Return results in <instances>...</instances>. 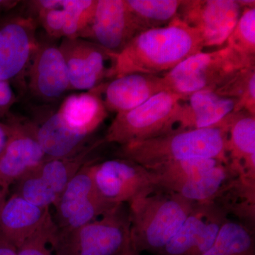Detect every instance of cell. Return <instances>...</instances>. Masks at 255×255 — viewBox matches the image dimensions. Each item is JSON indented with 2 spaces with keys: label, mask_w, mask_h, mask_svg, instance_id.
<instances>
[{
  "label": "cell",
  "mask_w": 255,
  "mask_h": 255,
  "mask_svg": "<svg viewBox=\"0 0 255 255\" xmlns=\"http://www.w3.org/2000/svg\"><path fill=\"white\" fill-rule=\"evenodd\" d=\"M10 135V127L9 124L0 123V156L5 150Z\"/></svg>",
  "instance_id": "8d00e7d4"
},
{
  "label": "cell",
  "mask_w": 255,
  "mask_h": 255,
  "mask_svg": "<svg viewBox=\"0 0 255 255\" xmlns=\"http://www.w3.org/2000/svg\"><path fill=\"white\" fill-rule=\"evenodd\" d=\"M104 140L87 145L76 155L63 158L46 157L38 167L34 169L37 174L46 182L53 191L60 196L67 184L90 161L92 153L102 143Z\"/></svg>",
  "instance_id": "603a6c76"
},
{
  "label": "cell",
  "mask_w": 255,
  "mask_h": 255,
  "mask_svg": "<svg viewBox=\"0 0 255 255\" xmlns=\"http://www.w3.org/2000/svg\"><path fill=\"white\" fill-rule=\"evenodd\" d=\"M50 209H42L13 194L0 208V240L17 249L52 219Z\"/></svg>",
  "instance_id": "e0dca14e"
},
{
  "label": "cell",
  "mask_w": 255,
  "mask_h": 255,
  "mask_svg": "<svg viewBox=\"0 0 255 255\" xmlns=\"http://www.w3.org/2000/svg\"><path fill=\"white\" fill-rule=\"evenodd\" d=\"M240 54L255 57V8H245L226 42Z\"/></svg>",
  "instance_id": "4dcf8cb0"
},
{
  "label": "cell",
  "mask_w": 255,
  "mask_h": 255,
  "mask_svg": "<svg viewBox=\"0 0 255 255\" xmlns=\"http://www.w3.org/2000/svg\"><path fill=\"white\" fill-rule=\"evenodd\" d=\"M15 185L13 194L22 198L30 204L42 208L50 209L54 206L59 196L33 169L19 179Z\"/></svg>",
  "instance_id": "f546056e"
},
{
  "label": "cell",
  "mask_w": 255,
  "mask_h": 255,
  "mask_svg": "<svg viewBox=\"0 0 255 255\" xmlns=\"http://www.w3.org/2000/svg\"><path fill=\"white\" fill-rule=\"evenodd\" d=\"M29 65V89L40 100L55 102L71 90L68 68L59 46L38 43Z\"/></svg>",
  "instance_id": "9a60e30c"
},
{
  "label": "cell",
  "mask_w": 255,
  "mask_h": 255,
  "mask_svg": "<svg viewBox=\"0 0 255 255\" xmlns=\"http://www.w3.org/2000/svg\"><path fill=\"white\" fill-rule=\"evenodd\" d=\"M228 216L214 204H210L205 225L185 255H205L214 246L223 223Z\"/></svg>",
  "instance_id": "1f68e13d"
},
{
  "label": "cell",
  "mask_w": 255,
  "mask_h": 255,
  "mask_svg": "<svg viewBox=\"0 0 255 255\" xmlns=\"http://www.w3.org/2000/svg\"><path fill=\"white\" fill-rule=\"evenodd\" d=\"M96 159L87 162L60 194L54 206L53 217L58 229L80 227L99 219L117 206L107 202L97 191L92 174V164Z\"/></svg>",
  "instance_id": "52a82bcc"
},
{
  "label": "cell",
  "mask_w": 255,
  "mask_h": 255,
  "mask_svg": "<svg viewBox=\"0 0 255 255\" xmlns=\"http://www.w3.org/2000/svg\"><path fill=\"white\" fill-rule=\"evenodd\" d=\"M97 0H63L64 38H81L91 23Z\"/></svg>",
  "instance_id": "f1b7e54d"
},
{
  "label": "cell",
  "mask_w": 255,
  "mask_h": 255,
  "mask_svg": "<svg viewBox=\"0 0 255 255\" xmlns=\"http://www.w3.org/2000/svg\"><path fill=\"white\" fill-rule=\"evenodd\" d=\"M205 255H255V231L228 218Z\"/></svg>",
  "instance_id": "d4e9b609"
},
{
  "label": "cell",
  "mask_w": 255,
  "mask_h": 255,
  "mask_svg": "<svg viewBox=\"0 0 255 255\" xmlns=\"http://www.w3.org/2000/svg\"><path fill=\"white\" fill-rule=\"evenodd\" d=\"M226 153L238 176L255 179V115L240 111L228 116Z\"/></svg>",
  "instance_id": "ac0fdd59"
},
{
  "label": "cell",
  "mask_w": 255,
  "mask_h": 255,
  "mask_svg": "<svg viewBox=\"0 0 255 255\" xmlns=\"http://www.w3.org/2000/svg\"><path fill=\"white\" fill-rule=\"evenodd\" d=\"M60 50L68 68L71 90L88 92L114 78L117 55L91 41L63 38Z\"/></svg>",
  "instance_id": "ba28073f"
},
{
  "label": "cell",
  "mask_w": 255,
  "mask_h": 255,
  "mask_svg": "<svg viewBox=\"0 0 255 255\" xmlns=\"http://www.w3.org/2000/svg\"><path fill=\"white\" fill-rule=\"evenodd\" d=\"M15 101L16 97L11 84L0 81V118L7 114Z\"/></svg>",
  "instance_id": "e575fe53"
},
{
  "label": "cell",
  "mask_w": 255,
  "mask_h": 255,
  "mask_svg": "<svg viewBox=\"0 0 255 255\" xmlns=\"http://www.w3.org/2000/svg\"><path fill=\"white\" fill-rule=\"evenodd\" d=\"M55 224L53 217L16 249V255H53L49 242Z\"/></svg>",
  "instance_id": "d6a6232c"
},
{
  "label": "cell",
  "mask_w": 255,
  "mask_h": 255,
  "mask_svg": "<svg viewBox=\"0 0 255 255\" xmlns=\"http://www.w3.org/2000/svg\"><path fill=\"white\" fill-rule=\"evenodd\" d=\"M204 49L199 33L177 17L134 37L117 55L114 78L133 73L162 75Z\"/></svg>",
  "instance_id": "6da1fadb"
},
{
  "label": "cell",
  "mask_w": 255,
  "mask_h": 255,
  "mask_svg": "<svg viewBox=\"0 0 255 255\" xmlns=\"http://www.w3.org/2000/svg\"><path fill=\"white\" fill-rule=\"evenodd\" d=\"M238 174L229 163H221L174 191L196 205L211 204Z\"/></svg>",
  "instance_id": "7402d4cb"
},
{
  "label": "cell",
  "mask_w": 255,
  "mask_h": 255,
  "mask_svg": "<svg viewBox=\"0 0 255 255\" xmlns=\"http://www.w3.org/2000/svg\"><path fill=\"white\" fill-rule=\"evenodd\" d=\"M144 31L167 26L177 18L182 0H126Z\"/></svg>",
  "instance_id": "484cf974"
},
{
  "label": "cell",
  "mask_w": 255,
  "mask_h": 255,
  "mask_svg": "<svg viewBox=\"0 0 255 255\" xmlns=\"http://www.w3.org/2000/svg\"><path fill=\"white\" fill-rule=\"evenodd\" d=\"M92 174L99 194L114 205L128 204L157 187L150 171L122 157L102 162L96 159L92 164Z\"/></svg>",
  "instance_id": "9c48e42d"
},
{
  "label": "cell",
  "mask_w": 255,
  "mask_h": 255,
  "mask_svg": "<svg viewBox=\"0 0 255 255\" xmlns=\"http://www.w3.org/2000/svg\"><path fill=\"white\" fill-rule=\"evenodd\" d=\"M63 0H33L28 1L31 9L36 13L46 10L63 8Z\"/></svg>",
  "instance_id": "d590c367"
},
{
  "label": "cell",
  "mask_w": 255,
  "mask_h": 255,
  "mask_svg": "<svg viewBox=\"0 0 255 255\" xmlns=\"http://www.w3.org/2000/svg\"><path fill=\"white\" fill-rule=\"evenodd\" d=\"M35 133L48 158H63L76 155L86 147L89 139L72 131L56 112L41 124H35Z\"/></svg>",
  "instance_id": "ffe728a7"
},
{
  "label": "cell",
  "mask_w": 255,
  "mask_h": 255,
  "mask_svg": "<svg viewBox=\"0 0 255 255\" xmlns=\"http://www.w3.org/2000/svg\"><path fill=\"white\" fill-rule=\"evenodd\" d=\"M130 227L128 204H118L80 227H55L49 246L53 255H117L130 243Z\"/></svg>",
  "instance_id": "277c9868"
},
{
  "label": "cell",
  "mask_w": 255,
  "mask_h": 255,
  "mask_svg": "<svg viewBox=\"0 0 255 255\" xmlns=\"http://www.w3.org/2000/svg\"><path fill=\"white\" fill-rule=\"evenodd\" d=\"M228 117L212 127L173 131L120 146L119 157L149 169L182 159L205 157L228 163Z\"/></svg>",
  "instance_id": "7a4b0ae2"
},
{
  "label": "cell",
  "mask_w": 255,
  "mask_h": 255,
  "mask_svg": "<svg viewBox=\"0 0 255 255\" xmlns=\"http://www.w3.org/2000/svg\"><path fill=\"white\" fill-rule=\"evenodd\" d=\"M6 194H7V191L4 190L2 187H0V208L6 199Z\"/></svg>",
  "instance_id": "b9f144b4"
},
{
  "label": "cell",
  "mask_w": 255,
  "mask_h": 255,
  "mask_svg": "<svg viewBox=\"0 0 255 255\" xmlns=\"http://www.w3.org/2000/svg\"><path fill=\"white\" fill-rule=\"evenodd\" d=\"M210 204L196 205L177 232L157 255H185L204 227Z\"/></svg>",
  "instance_id": "4316f807"
},
{
  "label": "cell",
  "mask_w": 255,
  "mask_h": 255,
  "mask_svg": "<svg viewBox=\"0 0 255 255\" xmlns=\"http://www.w3.org/2000/svg\"><path fill=\"white\" fill-rule=\"evenodd\" d=\"M108 112L132 110L154 96L169 91L162 75L133 73L117 77L95 89Z\"/></svg>",
  "instance_id": "5bb4252c"
},
{
  "label": "cell",
  "mask_w": 255,
  "mask_h": 255,
  "mask_svg": "<svg viewBox=\"0 0 255 255\" xmlns=\"http://www.w3.org/2000/svg\"><path fill=\"white\" fill-rule=\"evenodd\" d=\"M7 123L10 135L0 156V187L8 191L11 184L38 167L46 156L37 140L34 123L15 117Z\"/></svg>",
  "instance_id": "7c38bea8"
},
{
  "label": "cell",
  "mask_w": 255,
  "mask_h": 255,
  "mask_svg": "<svg viewBox=\"0 0 255 255\" xmlns=\"http://www.w3.org/2000/svg\"><path fill=\"white\" fill-rule=\"evenodd\" d=\"M221 163L219 159L194 157L175 161L149 169L155 177L156 185L174 192L178 187Z\"/></svg>",
  "instance_id": "cb8c5ba5"
},
{
  "label": "cell",
  "mask_w": 255,
  "mask_h": 255,
  "mask_svg": "<svg viewBox=\"0 0 255 255\" xmlns=\"http://www.w3.org/2000/svg\"><path fill=\"white\" fill-rule=\"evenodd\" d=\"M17 0H0V11L13 9L18 4Z\"/></svg>",
  "instance_id": "f35d334b"
},
{
  "label": "cell",
  "mask_w": 255,
  "mask_h": 255,
  "mask_svg": "<svg viewBox=\"0 0 255 255\" xmlns=\"http://www.w3.org/2000/svg\"><path fill=\"white\" fill-rule=\"evenodd\" d=\"M0 255H16V248L7 242L0 240Z\"/></svg>",
  "instance_id": "74e56055"
},
{
  "label": "cell",
  "mask_w": 255,
  "mask_h": 255,
  "mask_svg": "<svg viewBox=\"0 0 255 255\" xmlns=\"http://www.w3.org/2000/svg\"><path fill=\"white\" fill-rule=\"evenodd\" d=\"M196 204L155 187L130 201V241L134 249L157 255L173 237Z\"/></svg>",
  "instance_id": "3957f363"
},
{
  "label": "cell",
  "mask_w": 255,
  "mask_h": 255,
  "mask_svg": "<svg viewBox=\"0 0 255 255\" xmlns=\"http://www.w3.org/2000/svg\"><path fill=\"white\" fill-rule=\"evenodd\" d=\"M213 204L226 216L232 215L255 231V179L237 176L225 187Z\"/></svg>",
  "instance_id": "44dd1931"
},
{
  "label": "cell",
  "mask_w": 255,
  "mask_h": 255,
  "mask_svg": "<svg viewBox=\"0 0 255 255\" xmlns=\"http://www.w3.org/2000/svg\"><path fill=\"white\" fill-rule=\"evenodd\" d=\"M183 97L164 91L132 110L117 114L104 142L122 146L173 131Z\"/></svg>",
  "instance_id": "8992f818"
},
{
  "label": "cell",
  "mask_w": 255,
  "mask_h": 255,
  "mask_svg": "<svg viewBox=\"0 0 255 255\" xmlns=\"http://www.w3.org/2000/svg\"><path fill=\"white\" fill-rule=\"evenodd\" d=\"M142 31L126 0H97L91 23L81 38L118 54Z\"/></svg>",
  "instance_id": "8fae6325"
},
{
  "label": "cell",
  "mask_w": 255,
  "mask_h": 255,
  "mask_svg": "<svg viewBox=\"0 0 255 255\" xmlns=\"http://www.w3.org/2000/svg\"><path fill=\"white\" fill-rule=\"evenodd\" d=\"M117 255H140V253H137V252L132 248L130 243L127 248H124L123 251L120 252V253Z\"/></svg>",
  "instance_id": "60d3db41"
},
{
  "label": "cell",
  "mask_w": 255,
  "mask_h": 255,
  "mask_svg": "<svg viewBox=\"0 0 255 255\" xmlns=\"http://www.w3.org/2000/svg\"><path fill=\"white\" fill-rule=\"evenodd\" d=\"M37 16L48 36L54 38H64L65 14L63 8L42 11Z\"/></svg>",
  "instance_id": "836d02e7"
},
{
  "label": "cell",
  "mask_w": 255,
  "mask_h": 255,
  "mask_svg": "<svg viewBox=\"0 0 255 255\" xmlns=\"http://www.w3.org/2000/svg\"><path fill=\"white\" fill-rule=\"evenodd\" d=\"M237 100L202 90L181 100L176 118L175 130L206 128L221 123L235 112Z\"/></svg>",
  "instance_id": "2e32d148"
},
{
  "label": "cell",
  "mask_w": 255,
  "mask_h": 255,
  "mask_svg": "<svg viewBox=\"0 0 255 255\" xmlns=\"http://www.w3.org/2000/svg\"><path fill=\"white\" fill-rule=\"evenodd\" d=\"M56 112L72 131L88 138L104 123L109 113L95 90L68 95Z\"/></svg>",
  "instance_id": "d6986e66"
},
{
  "label": "cell",
  "mask_w": 255,
  "mask_h": 255,
  "mask_svg": "<svg viewBox=\"0 0 255 255\" xmlns=\"http://www.w3.org/2000/svg\"><path fill=\"white\" fill-rule=\"evenodd\" d=\"M255 67V57L240 54L225 46L191 55L162 75L169 91L186 97L202 90L216 91L244 69Z\"/></svg>",
  "instance_id": "5b68a950"
},
{
  "label": "cell",
  "mask_w": 255,
  "mask_h": 255,
  "mask_svg": "<svg viewBox=\"0 0 255 255\" xmlns=\"http://www.w3.org/2000/svg\"><path fill=\"white\" fill-rule=\"evenodd\" d=\"M236 0H182L177 17L200 35L204 48L222 46L242 13Z\"/></svg>",
  "instance_id": "30bf717a"
},
{
  "label": "cell",
  "mask_w": 255,
  "mask_h": 255,
  "mask_svg": "<svg viewBox=\"0 0 255 255\" xmlns=\"http://www.w3.org/2000/svg\"><path fill=\"white\" fill-rule=\"evenodd\" d=\"M215 92L237 100L235 112L247 111L255 115V67L241 70Z\"/></svg>",
  "instance_id": "83f0119b"
},
{
  "label": "cell",
  "mask_w": 255,
  "mask_h": 255,
  "mask_svg": "<svg viewBox=\"0 0 255 255\" xmlns=\"http://www.w3.org/2000/svg\"><path fill=\"white\" fill-rule=\"evenodd\" d=\"M36 22L16 16L0 23V81H14L28 68L38 43Z\"/></svg>",
  "instance_id": "4fadbf2b"
},
{
  "label": "cell",
  "mask_w": 255,
  "mask_h": 255,
  "mask_svg": "<svg viewBox=\"0 0 255 255\" xmlns=\"http://www.w3.org/2000/svg\"><path fill=\"white\" fill-rule=\"evenodd\" d=\"M242 9L245 8H255V0H236Z\"/></svg>",
  "instance_id": "ab89813d"
}]
</instances>
